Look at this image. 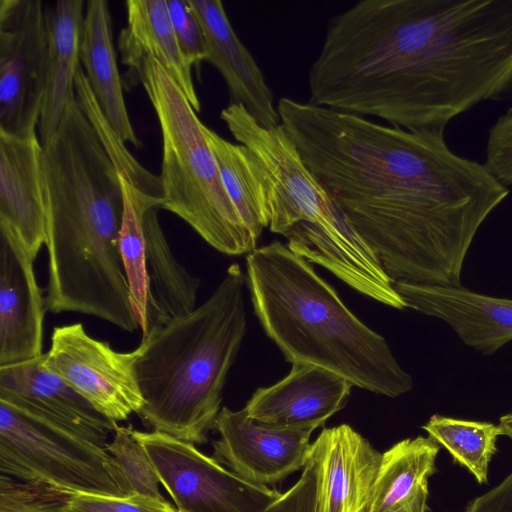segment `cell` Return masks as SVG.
<instances>
[{"label":"cell","instance_id":"1","mask_svg":"<svg viewBox=\"0 0 512 512\" xmlns=\"http://www.w3.org/2000/svg\"><path fill=\"white\" fill-rule=\"evenodd\" d=\"M281 125L394 283L462 286L480 226L508 196L444 130H406L282 97Z\"/></svg>","mask_w":512,"mask_h":512},{"label":"cell","instance_id":"2","mask_svg":"<svg viewBox=\"0 0 512 512\" xmlns=\"http://www.w3.org/2000/svg\"><path fill=\"white\" fill-rule=\"evenodd\" d=\"M308 102L406 130H445L512 96V0H362L333 16Z\"/></svg>","mask_w":512,"mask_h":512},{"label":"cell","instance_id":"3","mask_svg":"<svg viewBox=\"0 0 512 512\" xmlns=\"http://www.w3.org/2000/svg\"><path fill=\"white\" fill-rule=\"evenodd\" d=\"M246 280L259 322L291 364L322 367L353 386L391 398L413 388L386 339L282 242L246 255Z\"/></svg>","mask_w":512,"mask_h":512},{"label":"cell","instance_id":"4","mask_svg":"<svg viewBox=\"0 0 512 512\" xmlns=\"http://www.w3.org/2000/svg\"><path fill=\"white\" fill-rule=\"evenodd\" d=\"M245 281L240 265L231 264L204 303L142 336L135 349L144 399L138 415L153 431L207 442L246 333Z\"/></svg>","mask_w":512,"mask_h":512},{"label":"cell","instance_id":"5","mask_svg":"<svg viewBox=\"0 0 512 512\" xmlns=\"http://www.w3.org/2000/svg\"><path fill=\"white\" fill-rule=\"evenodd\" d=\"M158 119L162 135L159 176L162 205L185 221L220 253L236 256L257 249L223 184L215 156L183 91L153 58L137 74Z\"/></svg>","mask_w":512,"mask_h":512},{"label":"cell","instance_id":"6","mask_svg":"<svg viewBox=\"0 0 512 512\" xmlns=\"http://www.w3.org/2000/svg\"><path fill=\"white\" fill-rule=\"evenodd\" d=\"M220 117L234 139L256 158L264 179L271 232L294 240L318 256L357 249L362 238L301 158L282 125L266 128L240 104Z\"/></svg>","mask_w":512,"mask_h":512},{"label":"cell","instance_id":"7","mask_svg":"<svg viewBox=\"0 0 512 512\" xmlns=\"http://www.w3.org/2000/svg\"><path fill=\"white\" fill-rule=\"evenodd\" d=\"M0 475L65 496L128 495L107 447L4 399H0Z\"/></svg>","mask_w":512,"mask_h":512},{"label":"cell","instance_id":"8","mask_svg":"<svg viewBox=\"0 0 512 512\" xmlns=\"http://www.w3.org/2000/svg\"><path fill=\"white\" fill-rule=\"evenodd\" d=\"M134 435L180 512H264L281 494L243 479L195 444L158 431Z\"/></svg>","mask_w":512,"mask_h":512},{"label":"cell","instance_id":"9","mask_svg":"<svg viewBox=\"0 0 512 512\" xmlns=\"http://www.w3.org/2000/svg\"><path fill=\"white\" fill-rule=\"evenodd\" d=\"M46 9L39 0H0V132L36 134L48 69Z\"/></svg>","mask_w":512,"mask_h":512},{"label":"cell","instance_id":"10","mask_svg":"<svg viewBox=\"0 0 512 512\" xmlns=\"http://www.w3.org/2000/svg\"><path fill=\"white\" fill-rule=\"evenodd\" d=\"M135 360V350L118 352L91 337L81 323L55 327L43 354L47 369L115 423L138 414L144 404Z\"/></svg>","mask_w":512,"mask_h":512},{"label":"cell","instance_id":"11","mask_svg":"<svg viewBox=\"0 0 512 512\" xmlns=\"http://www.w3.org/2000/svg\"><path fill=\"white\" fill-rule=\"evenodd\" d=\"M214 429L213 457L243 479L274 485L307 464L313 429L274 428L254 422L243 408L222 407Z\"/></svg>","mask_w":512,"mask_h":512},{"label":"cell","instance_id":"12","mask_svg":"<svg viewBox=\"0 0 512 512\" xmlns=\"http://www.w3.org/2000/svg\"><path fill=\"white\" fill-rule=\"evenodd\" d=\"M34 258L19 236L0 225V366L43 355L46 301Z\"/></svg>","mask_w":512,"mask_h":512},{"label":"cell","instance_id":"13","mask_svg":"<svg viewBox=\"0 0 512 512\" xmlns=\"http://www.w3.org/2000/svg\"><path fill=\"white\" fill-rule=\"evenodd\" d=\"M352 387L337 373L293 363L280 381L256 389L244 409L250 419L261 425L315 430L344 408Z\"/></svg>","mask_w":512,"mask_h":512},{"label":"cell","instance_id":"14","mask_svg":"<svg viewBox=\"0 0 512 512\" xmlns=\"http://www.w3.org/2000/svg\"><path fill=\"white\" fill-rule=\"evenodd\" d=\"M393 285L407 308L443 320L467 346L484 355L494 354L512 340V299L463 286Z\"/></svg>","mask_w":512,"mask_h":512},{"label":"cell","instance_id":"15","mask_svg":"<svg viewBox=\"0 0 512 512\" xmlns=\"http://www.w3.org/2000/svg\"><path fill=\"white\" fill-rule=\"evenodd\" d=\"M382 454L347 424L325 428L312 443L316 512H366Z\"/></svg>","mask_w":512,"mask_h":512},{"label":"cell","instance_id":"16","mask_svg":"<svg viewBox=\"0 0 512 512\" xmlns=\"http://www.w3.org/2000/svg\"><path fill=\"white\" fill-rule=\"evenodd\" d=\"M43 147L37 134L0 132V225L13 230L35 259L46 240Z\"/></svg>","mask_w":512,"mask_h":512},{"label":"cell","instance_id":"17","mask_svg":"<svg viewBox=\"0 0 512 512\" xmlns=\"http://www.w3.org/2000/svg\"><path fill=\"white\" fill-rule=\"evenodd\" d=\"M206 40V60L222 75L231 103L242 105L262 126L281 124L273 93L254 57L231 26L219 0H189Z\"/></svg>","mask_w":512,"mask_h":512},{"label":"cell","instance_id":"18","mask_svg":"<svg viewBox=\"0 0 512 512\" xmlns=\"http://www.w3.org/2000/svg\"><path fill=\"white\" fill-rule=\"evenodd\" d=\"M0 399L58 421L107 447L117 423L95 409L67 382L44 366L43 355L0 366Z\"/></svg>","mask_w":512,"mask_h":512},{"label":"cell","instance_id":"19","mask_svg":"<svg viewBox=\"0 0 512 512\" xmlns=\"http://www.w3.org/2000/svg\"><path fill=\"white\" fill-rule=\"evenodd\" d=\"M125 5L127 24L118 39L122 63L128 68L125 87L128 83L135 85L143 61L153 58L177 83L193 109L200 112L192 68L178 45L167 0H128Z\"/></svg>","mask_w":512,"mask_h":512},{"label":"cell","instance_id":"20","mask_svg":"<svg viewBox=\"0 0 512 512\" xmlns=\"http://www.w3.org/2000/svg\"><path fill=\"white\" fill-rule=\"evenodd\" d=\"M80 62L89 85L114 131L136 148L142 146L131 124L117 66L112 19L107 1L86 3L80 40Z\"/></svg>","mask_w":512,"mask_h":512},{"label":"cell","instance_id":"21","mask_svg":"<svg viewBox=\"0 0 512 512\" xmlns=\"http://www.w3.org/2000/svg\"><path fill=\"white\" fill-rule=\"evenodd\" d=\"M84 4L83 0H60L46 9L49 42L47 85L37 127L42 145L55 134L66 108L75 99V76L81 66Z\"/></svg>","mask_w":512,"mask_h":512},{"label":"cell","instance_id":"22","mask_svg":"<svg viewBox=\"0 0 512 512\" xmlns=\"http://www.w3.org/2000/svg\"><path fill=\"white\" fill-rule=\"evenodd\" d=\"M440 445L430 437L403 439L386 450L366 512H427L428 481L436 472Z\"/></svg>","mask_w":512,"mask_h":512},{"label":"cell","instance_id":"23","mask_svg":"<svg viewBox=\"0 0 512 512\" xmlns=\"http://www.w3.org/2000/svg\"><path fill=\"white\" fill-rule=\"evenodd\" d=\"M158 209V206L148 208L143 220L149 329L193 311L201 283L175 258L158 220Z\"/></svg>","mask_w":512,"mask_h":512},{"label":"cell","instance_id":"24","mask_svg":"<svg viewBox=\"0 0 512 512\" xmlns=\"http://www.w3.org/2000/svg\"><path fill=\"white\" fill-rule=\"evenodd\" d=\"M225 189L246 228L259 240L269 225L266 190L261 168L252 152L204 126Z\"/></svg>","mask_w":512,"mask_h":512},{"label":"cell","instance_id":"25","mask_svg":"<svg viewBox=\"0 0 512 512\" xmlns=\"http://www.w3.org/2000/svg\"><path fill=\"white\" fill-rule=\"evenodd\" d=\"M124 209L119 233V249L127 276L131 304L142 336L149 329L148 277L146 268V239L144 214L152 206L161 208L162 199L147 195L120 176Z\"/></svg>","mask_w":512,"mask_h":512},{"label":"cell","instance_id":"26","mask_svg":"<svg viewBox=\"0 0 512 512\" xmlns=\"http://www.w3.org/2000/svg\"><path fill=\"white\" fill-rule=\"evenodd\" d=\"M422 429L444 447L455 462L467 468L479 484L488 483L489 465L501 435L498 424L434 414Z\"/></svg>","mask_w":512,"mask_h":512},{"label":"cell","instance_id":"27","mask_svg":"<svg viewBox=\"0 0 512 512\" xmlns=\"http://www.w3.org/2000/svg\"><path fill=\"white\" fill-rule=\"evenodd\" d=\"M75 97L119 175L141 192L162 199L159 176L142 167L129 153L100 108L82 66L75 76Z\"/></svg>","mask_w":512,"mask_h":512},{"label":"cell","instance_id":"28","mask_svg":"<svg viewBox=\"0 0 512 512\" xmlns=\"http://www.w3.org/2000/svg\"><path fill=\"white\" fill-rule=\"evenodd\" d=\"M107 450L120 470L128 494L165 499L160 492L157 471L131 426L117 425Z\"/></svg>","mask_w":512,"mask_h":512},{"label":"cell","instance_id":"29","mask_svg":"<svg viewBox=\"0 0 512 512\" xmlns=\"http://www.w3.org/2000/svg\"><path fill=\"white\" fill-rule=\"evenodd\" d=\"M0 512H79L68 496L0 475Z\"/></svg>","mask_w":512,"mask_h":512},{"label":"cell","instance_id":"30","mask_svg":"<svg viewBox=\"0 0 512 512\" xmlns=\"http://www.w3.org/2000/svg\"><path fill=\"white\" fill-rule=\"evenodd\" d=\"M173 30L180 50L199 77L200 65L206 60L207 48L203 28L189 0L167 1Z\"/></svg>","mask_w":512,"mask_h":512},{"label":"cell","instance_id":"31","mask_svg":"<svg viewBox=\"0 0 512 512\" xmlns=\"http://www.w3.org/2000/svg\"><path fill=\"white\" fill-rule=\"evenodd\" d=\"M70 505L79 512H179L166 499L138 494L124 496L71 495Z\"/></svg>","mask_w":512,"mask_h":512},{"label":"cell","instance_id":"32","mask_svg":"<svg viewBox=\"0 0 512 512\" xmlns=\"http://www.w3.org/2000/svg\"><path fill=\"white\" fill-rule=\"evenodd\" d=\"M483 165L500 184L512 185V107L490 127Z\"/></svg>","mask_w":512,"mask_h":512},{"label":"cell","instance_id":"33","mask_svg":"<svg viewBox=\"0 0 512 512\" xmlns=\"http://www.w3.org/2000/svg\"><path fill=\"white\" fill-rule=\"evenodd\" d=\"M317 471L309 460L299 480L275 499L264 512H316Z\"/></svg>","mask_w":512,"mask_h":512},{"label":"cell","instance_id":"34","mask_svg":"<svg viewBox=\"0 0 512 512\" xmlns=\"http://www.w3.org/2000/svg\"><path fill=\"white\" fill-rule=\"evenodd\" d=\"M463 512H512V472L498 485L471 500Z\"/></svg>","mask_w":512,"mask_h":512},{"label":"cell","instance_id":"35","mask_svg":"<svg viewBox=\"0 0 512 512\" xmlns=\"http://www.w3.org/2000/svg\"><path fill=\"white\" fill-rule=\"evenodd\" d=\"M498 426L501 435H505L512 439V411L500 417Z\"/></svg>","mask_w":512,"mask_h":512},{"label":"cell","instance_id":"36","mask_svg":"<svg viewBox=\"0 0 512 512\" xmlns=\"http://www.w3.org/2000/svg\"><path fill=\"white\" fill-rule=\"evenodd\" d=\"M180 512V511H179Z\"/></svg>","mask_w":512,"mask_h":512}]
</instances>
